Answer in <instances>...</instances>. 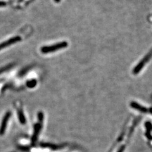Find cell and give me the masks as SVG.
Listing matches in <instances>:
<instances>
[{
	"mask_svg": "<svg viewBox=\"0 0 152 152\" xmlns=\"http://www.w3.org/2000/svg\"><path fill=\"white\" fill-rule=\"evenodd\" d=\"M54 1L56 3H59L61 0H54Z\"/></svg>",
	"mask_w": 152,
	"mask_h": 152,
	"instance_id": "obj_11",
	"label": "cell"
},
{
	"mask_svg": "<svg viewBox=\"0 0 152 152\" xmlns=\"http://www.w3.org/2000/svg\"><path fill=\"white\" fill-rule=\"evenodd\" d=\"M21 39L22 38H20L19 36H16V37H14L12 38L9 39L8 40L0 44V50L2 49H5L12 44L18 42L19 41H21Z\"/></svg>",
	"mask_w": 152,
	"mask_h": 152,
	"instance_id": "obj_5",
	"label": "cell"
},
{
	"mask_svg": "<svg viewBox=\"0 0 152 152\" xmlns=\"http://www.w3.org/2000/svg\"><path fill=\"white\" fill-rule=\"evenodd\" d=\"M68 46V44L67 42L63 41L53 45L45 46L44 47H42L41 49V51L43 54H48V53H53L60 49L66 48H67Z\"/></svg>",
	"mask_w": 152,
	"mask_h": 152,
	"instance_id": "obj_1",
	"label": "cell"
},
{
	"mask_svg": "<svg viewBox=\"0 0 152 152\" xmlns=\"http://www.w3.org/2000/svg\"><path fill=\"white\" fill-rule=\"evenodd\" d=\"M17 112H18V115L19 121L20 122V123L22 124H25L26 122V117H25L24 114L23 113V109L22 108V107L20 106L19 105V107H17Z\"/></svg>",
	"mask_w": 152,
	"mask_h": 152,
	"instance_id": "obj_6",
	"label": "cell"
},
{
	"mask_svg": "<svg viewBox=\"0 0 152 152\" xmlns=\"http://www.w3.org/2000/svg\"><path fill=\"white\" fill-rule=\"evenodd\" d=\"M37 82L36 80H32L31 81L28 82L27 83V86L28 87H33L36 86Z\"/></svg>",
	"mask_w": 152,
	"mask_h": 152,
	"instance_id": "obj_8",
	"label": "cell"
},
{
	"mask_svg": "<svg viewBox=\"0 0 152 152\" xmlns=\"http://www.w3.org/2000/svg\"><path fill=\"white\" fill-rule=\"evenodd\" d=\"M152 58V49L150 50V51L147 54L142 60L135 66L134 68L132 73L134 75H137L140 71L142 69L144 66L147 64L149 61Z\"/></svg>",
	"mask_w": 152,
	"mask_h": 152,
	"instance_id": "obj_3",
	"label": "cell"
},
{
	"mask_svg": "<svg viewBox=\"0 0 152 152\" xmlns=\"http://www.w3.org/2000/svg\"><path fill=\"white\" fill-rule=\"evenodd\" d=\"M6 5V3L4 1H0V7H4Z\"/></svg>",
	"mask_w": 152,
	"mask_h": 152,
	"instance_id": "obj_9",
	"label": "cell"
},
{
	"mask_svg": "<svg viewBox=\"0 0 152 152\" xmlns=\"http://www.w3.org/2000/svg\"><path fill=\"white\" fill-rule=\"evenodd\" d=\"M38 116L39 118V122H37V124L34 125V132L32 138V142L33 144H35L38 139L39 134L42 129V125L44 121V114H42V113H39V114H38Z\"/></svg>",
	"mask_w": 152,
	"mask_h": 152,
	"instance_id": "obj_2",
	"label": "cell"
},
{
	"mask_svg": "<svg viewBox=\"0 0 152 152\" xmlns=\"http://www.w3.org/2000/svg\"><path fill=\"white\" fill-rule=\"evenodd\" d=\"M130 105L132 108L135 109L136 110H139L141 112H142V113H146L148 111V110H147L146 108H145L144 107L141 106L140 104L137 103L136 102H131Z\"/></svg>",
	"mask_w": 152,
	"mask_h": 152,
	"instance_id": "obj_7",
	"label": "cell"
},
{
	"mask_svg": "<svg viewBox=\"0 0 152 152\" xmlns=\"http://www.w3.org/2000/svg\"><path fill=\"white\" fill-rule=\"evenodd\" d=\"M150 112H151V113H152V108L150 109Z\"/></svg>",
	"mask_w": 152,
	"mask_h": 152,
	"instance_id": "obj_12",
	"label": "cell"
},
{
	"mask_svg": "<svg viewBox=\"0 0 152 152\" xmlns=\"http://www.w3.org/2000/svg\"><path fill=\"white\" fill-rule=\"evenodd\" d=\"M11 116V113L8 112L6 113L5 116L4 117L3 119L2 120V122L0 126V135H2L5 132L6 129L7 124L9 122V119Z\"/></svg>",
	"mask_w": 152,
	"mask_h": 152,
	"instance_id": "obj_4",
	"label": "cell"
},
{
	"mask_svg": "<svg viewBox=\"0 0 152 152\" xmlns=\"http://www.w3.org/2000/svg\"><path fill=\"white\" fill-rule=\"evenodd\" d=\"M125 146H123V147H121V148H120V150L118 151V152H124V150H125Z\"/></svg>",
	"mask_w": 152,
	"mask_h": 152,
	"instance_id": "obj_10",
	"label": "cell"
}]
</instances>
